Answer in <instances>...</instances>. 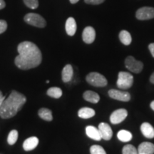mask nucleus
I'll list each match as a JSON object with an SVG mask.
<instances>
[{
    "label": "nucleus",
    "instance_id": "nucleus-9",
    "mask_svg": "<svg viewBox=\"0 0 154 154\" xmlns=\"http://www.w3.org/2000/svg\"><path fill=\"white\" fill-rule=\"evenodd\" d=\"M109 96L111 99L124 102L129 101L131 99V95L128 92L121 91L116 89H111L109 91Z\"/></svg>",
    "mask_w": 154,
    "mask_h": 154
},
{
    "label": "nucleus",
    "instance_id": "nucleus-29",
    "mask_svg": "<svg viewBox=\"0 0 154 154\" xmlns=\"http://www.w3.org/2000/svg\"><path fill=\"white\" fill-rule=\"evenodd\" d=\"M105 0H84V2L88 5H100V4L103 3Z\"/></svg>",
    "mask_w": 154,
    "mask_h": 154
},
{
    "label": "nucleus",
    "instance_id": "nucleus-12",
    "mask_svg": "<svg viewBox=\"0 0 154 154\" xmlns=\"http://www.w3.org/2000/svg\"><path fill=\"white\" fill-rule=\"evenodd\" d=\"M138 154H154V144L150 142H143L138 148Z\"/></svg>",
    "mask_w": 154,
    "mask_h": 154
},
{
    "label": "nucleus",
    "instance_id": "nucleus-14",
    "mask_svg": "<svg viewBox=\"0 0 154 154\" xmlns=\"http://www.w3.org/2000/svg\"><path fill=\"white\" fill-rule=\"evenodd\" d=\"M73 75H74V70L71 64H66L63 67L62 73H61V78L63 82L67 83L72 79Z\"/></svg>",
    "mask_w": 154,
    "mask_h": 154
},
{
    "label": "nucleus",
    "instance_id": "nucleus-17",
    "mask_svg": "<svg viewBox=\"0 0 154 154\" xmlns=\"http://www.w3.org/2000/svg\"><path fill=\"white\" fill-rule=\"evenodd\" d=\"M86 134L90 138L95 140H100L101 139L99 128H96L93 126H88L86 128Z\"/></svg>",
    "mask_w": 154,
    "mask_h": 154
},
{
    "label": "nucleus",
    "instance_id": "nucleus-28",
    "mask_svg": "<svg viewBox=\"0 0 154 154\" xmlns=\"http://www.w3.org/2000/svg\"><path fill=\"white\" fill-rule=\"evenodd\" d=\"M7 28V23L5 20H0V34L4 33Z\"/></svg>",
    "mask_w": 154,
    "mask_h": 154
},
{
    "label": "nucleus",
    "instance_id": "nucleus-2",
    "mask_svg": "<svg viewBox=\"0 0 154 154\" xmlns=\"http://www.w3.org/2000/svg\"><path fill=\"white\" fill-rule=\"evenodd\" d=\"M26 98L17 91H12L7 99H4L0 107V116L4 119L14 117L24 105Z\"/></svg>",
    "mask_w": 154,
    "mask_h": 154
},
{
    "label": "nucleus",
    "instance_id": "nucleus-30",
    "mask_svg": "<svg viewBox=\"0 0 154 154\" xmlns=\"http://www.w3.org/2000/svg\"><path fill=\"white\" fill-rule=\"evenodd\" d=\"M149 49L150 50V51H151V55L153 56V57H154V43H152V44H149Z\"/></svg>",
    "mask_w": 154,
    "mask_h": 154
},
{
    "label": "nucleus",
    "instance_id": "nucleus-23",
    "mask_svg": "<svg viewBox=\"0 0 154 154\" xmlns=\"http://www.w3.org/2000/svg\"><path fill=\"white\" fill-rule=\"evenodd\" d=\"M47 95L54 99H59L62 96V90L59 87H51L47 90Z\"/></svg>",
    "mask_w": 154,
    "mask_h": 154
},
{
    "label": "nucleus",
    "instance_id": "nucleus-25",
    "mask_svg": "<svg viewBox=\"0 0 154 154\" xmlns=\"http://www.w3.org/2000/svg\"><path fill=\"white\" fill-rule=\"evenodd\" d=\"M122 154H138V150L131 144H128L123 148Z\"/></svg>",
    "mask_w": 154,
    "mask_h": 154
},
{
    "label": "nucleus",
    "instance_id": "nucleus-22",
    "mask_svg": "<svg viewBox=\"0 0 154 154\" xmlns=\"http://www.w3.org/2000/svg\"><path fill=\"white\" fill-rule=\"evenodd\" d=\"M117 137L122 142H128L132 139V134L131 133L126 130H121L119 131L117 134Z\"/></svg>",
    "mask_w": 154,
    "mask_h": 154
},
{
    "label": "nucleus",
    "instance_id": "nucleus-21",
    "mask_svg": "<svg viewBox=\"0 0 154 154\" xmlns=\"http://www.w3.org/2000/svg\"><path fill=\"white\" fill-rule=\"evenodd\" d=\"M38 114L39 116V117L44 120L47 121H51L53 119L52 116V113L51 111L49 109H46V108H42L38 110Z\"/></svg>",
    "mask_w": 154,
    "mask_h": 154
},
{
    "label": "nucleus",
    "instance_id": "nucleus-16",
    "mask_svg": "<svg viewBox=\"0 0 154 154\" xmlns=\"http://www.w3.org/2000/svg\"><path fill=\"white\" fill-rule=\"evenodd\" d=\"M65 28H66V32L68 35L69 36H74L76 32V23L75 19L73 17H69L66 20V25H65Z\"/></svg>",
    "mask_w": 154,
    "mask_h": 154
},
{
    "label": "nucleus",
    "instance_id": "nucleus-8",
    "mask_svg": "<svg viewBox=\"0 0 154 154\" xmlns=\"http://www.w3.org/2000/svg\"><path fill=\"white\" fill-rule=\"evenodd\" d=\"M128 116L126 109H119L113 111L110 116V121L112 124H119L124 121Z\"/></svg>",
    "mask_w": 154,
    "mask_h": 154
},
{
    "label": "nucleus",
    "instance_id": "nucleus-7",
    "mask_svg": "<svg viewBox=\"0 0 154 154\" xmlns=\"http://www.w3.org/2000/svg\"><path fill=\"white\" fill-rule=\"evenodd\" d=\"M136 18L139 20H148L154 18V8L150 7H141L138 9L136 14Z\"/></svg>",
    "mask_w": 154,
    "mask_h": 154
},
{
    "label": "nucleus",
    "instance_id": "nucleus-3",
    "mask_svg": "<svg viewBox=\"0 0 154 154\" xmlns=\"http://www.w3.org/2000/svg\"><path fill=\"white\" fill-rule=\"evenodd\" d=\"M86 82L96 87H103L107 85V80L104 76L97 72H91L86 77Z\"/></svg>",
    "mask_w": 154,
    "mask_h": 154
},
{
    "label": "nucleus",
    "instance_id": "nucleus-18",
    "mask_svg": "<svg viewBox=\"0 0 154 154\" xmlns=\"http://www.w3.org/2000/svg\"><path fill=\"white\" fill-rule=\"evenodd\" d=\"M83 97L86 101L92 103H97L100 100V96L99 94L92 91H86L84 92Z\"/></svg>",
    "mask_w": 154,
    "mask_h": 154
},
{
    "label": "nucleus",
    "instance_id": "nucleus-1",
    "mask_svg": "<svg viewBox=\"0 0 154 154\" xmlns=\"http://www.w3.org/2000/svg\"><path fill=\"white\" fill-rule=\"evenodd\" d=\"M19 55L15 58V64L22 70L35 68L42 62V55L35 44L31 42H23L17 47Z\"/></svg>",
    "mask_w": 154,
    "mask_h": 154
},
{
    "label": "nucleus",
    "instance_id": "nucleus-5",
    "mask_svg": "<svg viewBox=\"0 0 154 154\" xmlns=\"http://www.w3.org/2000/svg\"><path fill=\"white\" fill-rule=\"evenodd\" d=\"M25 22L32 26H36L38 28H44L47 25L45 19L41 15L35 14V13H29L24 17Z\"/></svg>",
    "mask_w": 154,
    "mask_h": 154
},
{
    "label": "nucleus",
    "instance_id": "nucleus-24",
    "mask_svg": "<svg viewBox=\"0 0 154 154\" xmlns=\"http://www.w3.org/2000/svg\"><path fill=\"white\" fill-rule=\"evenodd\" d=\"M18 139V131L17 130H12L9 132L7 138V142L9 145H14Z\"/></svg>",
    "mask_w": 154,
    "mask_h": 154
},
{
    "label": "nucleus",
    "instance_id": "nucleus-4",
    "mask_svg": "<svg viewBox=\"0 0 154 154\" xmlns=\"http://www.w3.org/2000/svg\"><path fill=\"white\" fill-rule=\"evenodd\" d=\"M134 83V77L130 73L121 72L119 73L116 85L121 89H127L131 87Z\"/></svg>",
    "mask_w": 154,
    "mask_h": 154
},
{
    "label": "nucleus",
    "instance_id": "nucleus-36",
    "mask_svg": "<svg viewBox=\"0 0 154 154\" xmlns=\"http://www.w3.org/2000/svg\"><path fill=\"white\" fill-rule=\"evenodd\" d=\"M46 83H47V84H49V80H47V82H46Z\"/></svg>",
    "mask_w": 154,
    "mask_h": 154
},
{
    "label": "nucleus",
    "instance_id": "nucleus-6",
    "mask_svg": "<svg viewBox=\"0 0 154 154\" xmlns=\"http://www.w3.org/2000/svg\"><path fill=\"white\" fill-rule=\"evenodd\" d=\"M125 66L131 72L138 74L143 70V63L141 61L136 60L131 56H129L125 60Z\"/></svg>",
    "mask_w": 154,
    "mask_h": 154
},
{
    "label": "nucleus",
    "instance_id": "nucleus-10",
    "mask_svg": "<svg viewBox=\"0 0 154 154\" xmlns=\"http://www.w3.org/2000/svg\"><path fill=\"white\" fill-rule=\"evenodd\" d=\"M99 131L101 134V138L106 140H109L111 139L113 136V131L111 126L106 123H101L99 125Z\"/></svg>",
    "mask_w": 154,
    "mask_h": 154
},
{
    "label": "nucleus",
    "instance_id": "nucleus-13",
    "mask_svg": "<svg viewBox=\"0 0 154 154\" xmlns=\"http://www.w3.org/2000/svg\"><path fill=\"white\" fill-rule=\"evenodd\" d=\"M38 144V139L36 136H32V137L28 138L27 139L24 140L23 143V149L24 151H29L34 150Z\"/></svg>",
    "mask_w": 154,
    "mask_h": 154
},
{
    "label": "nucleus",
    "instance_id": "nucleus-27",
    "mask_svg": "<svg viewBox=\"0 0 154 154\" xmlns=\"http://www.w3.org/2000/svg\"><path fill=\"white\" fill-rule=\"evenodd\" d=\"M24 3L32 9H35L38 7V0H24Z\"/></svg>",
    "mask_w": 154,
    "mask_h": 154
},
{
    "label": "nucleus",
    "instance_id": "nucleus-34",
    "mask_svg": "<svg viewBox=\"0 0 154 154\" xmlns=\"http://www.w3.org/2000/svg\"><path fill=\"white\" fill-rule=\"evenodd\" d=\"M150 106H151V108L152 109V110L154 111V101H153L151 103V105H150Z\"/></svg>",
    "mask_w": 154,
    "mask_h": 154
},
{
    "label": "nucleus",
    "instance_id": "nucleus-31",
    "mask_svg": "<svg viewBox=\"0 0 154 154\" xmlns=\"http://www.w3.org/2000/svg\"><path fill=\"white\" fill-rule=\"evenodd\" d=\"M5 99V97L4 96V95L2 94V92L0 91V107H1V105L2 103V102L4 101V99Z\"/></svg>",
    "mask_w": 154,
    "mask_h": 154
},
{
    "label": "nucleus",
    "instance_id": "nucleus-20",
    "mask_svg": "<svg viewBox=\"0 0 154 154\" xmlns=\"http://www.w3.org/2000/svg\"><path fill=\"white\" fill-rule=\"evenodd\" d=\"M119 38H120L121 43L126 46L129 45L132 42L131 36L129 32L126 30H122L120 32V34H119Z\"/></svg>",
    "mask_w": 154,
    "mask_h": 154
},
{
    "label": "nucleus",
    "instance_id": "nucleus-19",
    "mask_svg": "<svg viewBox=\"0 0 154 154\" xmlns=\"http://www.w3.org/2000/svg\"><path fill=\"white\" fill-rule=\"evenodd\" d=\"M95 111H94L93 109L88 107H84L82 108V109L79 110L78 116L82 119H87L94 116H95Z\"/></svg>",
    "mask_w": 154,
    "mask_h": 154
},
{
    "label": "nucleus",
    "instance_id": "nucleus-35",
    "mask_svg": "<svg viewBox=\"0 0 154 154\" xmlns=\"http://www.w3.org/2000/svg\"><path fill=\"white\" fill-rule=\"evenodd\" d=\"M79 1V0H70V2L72 4H76Z\"/></svg>",
    "mask_w": 154,
    "mask_h": 154
},
{
    "label": "nucleus",
    "instance_id": "nucleus-15",
    "mask_svg": "<svg viewBox=\"0 0 154 154\" xmlns=\"http://www.w3.org/2000/svg\"><path fill=\"white\" fill-rule=\"evenodd\" d=\"M140 131L146 138H154V128L149 123L144 122L140 126Z\"/></svg>",
    "mask_w": 154,
    "mask_h": 154
},
{
    "label": "nucleus",
    "instance_id": "nucleus-26",
    "mask_svg": "<svg viewBox=\"0 0 154 154\" xmlns=\"http://www.w3.org/2000/svg\"><path fill=\"white\" fill-rule=\"evenodd\" d=\"M91 154H106L103 147L99 145H94L90 148Z\"/></svg>",
    "mask_w": 154,
    "mask_h": 154
},
{
    "label": "nucleus",
    "instance_id": "nucleus-32",
    "mask_svg": "<svg viewBox=\"0 0 154 154\" xmlns=\"http://www.w3.org/2000/svg\"><path fill=\"white\" fill-rule=\"evenodd\" d=\"M6 4L4 0H0V9H2L5 7Z\"/></svg>",
    "mask_w": 154,
    "mask_h": 154
},
{
    "label": "nucleus",
    "instance_id": "nucleus-33",
    "mask_svg": "<svg viewBox=\"0 0 154 154\" xmlns=\"http://www.w3.org/2000/svg\"><path fill=\"white\" fill-rule=\"evenodd\" d=\"M150 82H151L152 84H154V72L151 74V77H150Z\"/></svg>",
    "mask_w": 154,
    "mask_h": 154
},
{
    "label": "nucleus",
    "instance_id": "nucleus-11",
    "mask_svg": "<svg viewBox=\"0 0 154 154\" xmlns=\"http://www.w3.org/2000/svg\"><path fill=\"white\" fill-rule=\"evenodd\" d=\"M96 38V32L91 26H87L83 31L82 38L86 44L93 43Z\"/></svg>",
    "mask_w": 154,
    "mask_h": 154
}]
</instances>
